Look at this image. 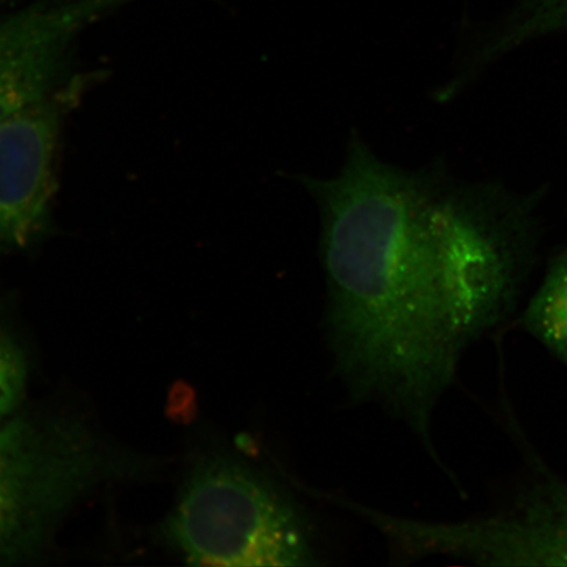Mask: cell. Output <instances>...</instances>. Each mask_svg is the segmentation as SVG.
Masks as SVG:
<instances>
[{"label":"cell","mask_w":567,"mask_h":567,"mask_svg":"<svg viewBox=\"0 0 567 567\" xmlns=\"http://www.w3.org/2000/svg\"><path fill=\"white\" fill-rule=\"evenodd\" d=\"M561 35H567V0H515L473 33L458 54L457 74L466 83H476L509 54Z\"/></svg>","instance_id":"7"},{"label":"cell","mask_w":567,"mask_h":567,"mask_svg":"<svg viewBox=\"0 0 567 567\" xmlns=\"http://www.w3.org/2000/svg\"><path fill=\"white\" fill-rule=\"evenodd\" d=\"M168 534L190 565L315 566L300 509L260 473L236 460L198 464L183 486Z\"/></svg>","instance_id":"2"},{"label":"cell","mask_w":567,"mask_h":567,"mask_svg":"<svg viewBox=\"0 0 567 567\" xmlns=\"http://www.w3.org/2000/svg\"><path fill=\"white\" fill-rule=\"evenodd\" d=\"M519 323L567 368V243L551 255Z\"/></svg>","instance_id":"8"},{"label":"cell","mask_w":567,"mask_h":567,"mask_svg":"<svg viewBox=\"0 0 567 567\" xmlns=\"http://www.w3.org/2000/svg\"><path fill=\"white\" fill-rule=\"evenodd\" d=\"M321 215L326 332L354 400L430 443L470 347L513 318L542 264L549 184L410 169L352 137L340 172L302 179Z\"/></svg>","instance_id":"1"},{"label":"cell","mask_w":567,"mask_h":567,"mask_svg":"<svg viewBox=\"0 0 567 567\" xmlns=\"http://www.w3.org/2000/svg\"><path fill=\"white\" fill-rule=\"evenodd\" d=\"M60 120L44 102L0 122V252L31 243L45 223Z\"/></svg>","instance_id":"6"},{"label":"cell","mask_w":567,"mask_h":567,"mask_svg":"<svg viewBox=\"0 0 567 567\" xmlns=\"http://www.w3.org/2000/svg\"><path fill=\"white\" fill-rule=\"evenodd\" d=\"M28 378L23 350L0 329V424L23 401Z\"/></svg>","instance_id":"9"},{"label":"cell","mask_w":567,"mask_h":567,"mask_svg":"<svg viewBox=\"0 0 567 567\" xmlns=\"http://www.w3.org/2000/svg\"><path fill=\"white\" fill-rule=\"evenodd\" d=\"M81 422L19 416L0 424V565L39 553L71 507L118 473Z\"/></svg>","instance_id":"3"},{"label":"cell","mask_w":567,"mask_h":567,"mask_svg":"<svg viewBox=\"0 0 567 567\" xmlns=\"http://www.w3.org/2000/svg\"><path fill=\"white\" fill-rule=\"evenodd\" d=\"M134 0H39L0 19V122L45 102L87 27Z\"/></svg>","instance_id":"5"},{"label":"cell","mask_w":567,"mask_h":567,"mask_svg":"<svg viewBox=\"0 0 567 567\" xmlns=\"http://www.w3.org/2000/svg\"><path fill=\"white\" fill-rule=\"evenodd\" d=\"M495 513L453 523L405 519L358 503L399 563L431 556L485 566H567V480L538 467Z\"/></svg>","instance_id":"4"}]
</instances>
